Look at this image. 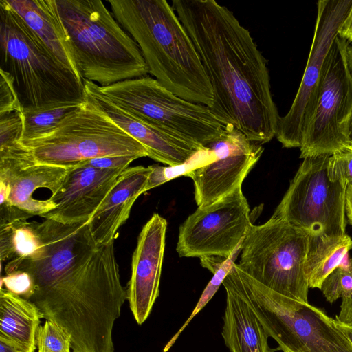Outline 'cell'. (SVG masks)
<instances>
[{
    "label": "cell",
    "instance_id": "6da1fadb",
    "mask_svg": "<svg viewBox=\"0 0 352 352\" xmlns=\"http://www.w3.org/2000/svg\"><path fill=\"white\" fill-rule=\"evenodd\" d=\"M172 6L211 84L212 113L252 142H270L276 137L280 116L267 61L249 30L214 0H173Z\"/></svg>",
    "mask_w": 352,
    "mask_h": 352
},
{
    "label": "cell",
    "instance_id": "7a4b0ae2",
    "mask_svg": "<svg viewBox=\"0 0 352 352\" xmlns=\"http://www.w3.org/2000/svg\"><path fill=\"white\" fill-rule=\"evenodd\" d=\"M137 43L149 73L177 96L209 108L213 90L194 43L165 0H108Z\"/></svg>",
    "mask_w": 352,
    "mask_h": 352
},
{
    "label": "cell",
    "instance_id": "3957f363",
    "mask_svg": "<svg viewBox=\"0 0 352 352\" xmlns=\"http://www.w3.org/2000/svg\"><path fill=\"white\" fill-rule=\"evenodd\" d=\"M79 75L100 87L148 76L135 41L101 0H56Z\"/></svg>",
    "mask_w": 352,
    "mask_h": 352
},
{
    "label": "cell",
    "instance_id": "277c9868",
    "mask_svg": "<svg viewBox=\"0 0 352 352\" xmlns=\"http://www.w3.org/2000/svg\"><path fill=\"white\" fill-rule=\"evenodd\" d=\"M0 69L13 78L23 111L85 102L82 79L53 56L6 0H0Z\"/></svg>",
    "mask_w": 352,
    "mask_h": 352
},
{
    "label": "cell",
    "instance_id": "5b68a950",
    "mask_svg": "<svg viewBox=\"0 0 352 352\" xmlns=\"http://www.w3.org/2000/svg\"><path fill=\"white\" fill-rule=\"evenodd\" d=\"M29 300L43 318L68 333L72 352H114L113 328L127 300L119 269L50 285L35 291Z\"/></svg>",
    "mask_w": 352,
    "mask_h": 352
},
{
    "label": "cell",
    "instance_id": "8992f818",
    "mask_svg": "<svg viewBox=\"0 0 352 352\" xmlns=\"http://www.w3.org/2000/svg\"><path fill=\"white\" fill-rule=\"evenodd\" d=\"M245 295L267 336L281 351L352 352L336 320L320 309L267 288L234 263L228 272Z\"/></svg>",
    "mask_w": 352,
    "mask_h": 352
},
{
    "label": "cell",
    "instance_id": "52a82bcc",
    "mask_svg": "<svg viewBox=\"0 0 352 352\" xmlns=\"http://www.w3.org/2000/svg\"><path fill=\"white\" fill-rule=\"evenodd\" d=\"M22 144L36 164L67 169L98 157L148 156L140 142L86 101L50 133Z\"/></svg>",
    "mask_w": 352,
    "mask_h": 352
},
{
    "label": "cell",
    "instance_id": "ba28073f",
    "mask_svg": "<svg viewBox=\"0 0 352 352\" xmlns=\"http://www.w3.org/2000/svg\"><path fill=\"white\" fill-rule=\"evenodd\" d=\"M309 234L272 216L252 225L241 245L239 267L267 288L287 298L308 302L304 271Z\"/></svg>",
    "mask_w": 352,
    "mask_h": 352
},
{
    "label": "cell",
    "instance_id": "9c48e42d",
    "mask_svg": "<svg viewBox=\"0 0 352 352\" xmlns=\"http://www.w3.org/2000/svg\"><path fill=\"white\" fill-rule=\"evenodd\" d=\"M98 89L108 100L138 118L206 149L226 133L228 125L217 120L208 107L177 96L151 76Z\"/></svg>",
    "mask_w": 352,
    "mask_h": 352
},
{
    "label": "cell",
    "instance_id": "30bf717a",
    "mask_svg": "<svg viewBox=\"0 0 352 352\" xmlns=\"http://www.w3.org/2000/svg\"><path fill=\"white\" fill-rule=\"evenodd\" d=\"M330 155L303 159L273 217L311 234H346V186L330 177Z\"/></svg>",
    "mask_w": 352,
    "mask_h": 352
},
{
    "label": "cell",
    "instance_id": "8fae6325",
    "mask_svg": "<svg viewBox=\"0 0 352 352\" xmlns=\"http://www.w3.org/2000/svg\"><path fill=\"white\" fill-rule=\"evenodd\" d=\"M349 43L335 38L323 65L316 107L300 150V158L331 155L349 146L346 125L352 113V74L346 61Z\"/></svg>",
    "mask_w": 352,
    "mask_h": 352
},
{
    "label": "cell",
    "instance_id": "7c38bea8",
    "mask_svg": "<svg viewBox=\"0 0 352 352\" xmlns=\"http://www.w3.org/2000/svg\"><path fill=\"white\" fill-rule=\"evenodd\" d=\"M352 0H320L313 41L302 78L287 113L280 117L276 137L283 147L300 148L316 107L323 65Z\"/></svg>",
    "mask_w": 352,
    "mask_h": 352
},
{
    "label": "cell",
    "instance_id": "4fadbf2b",
    "mask_svg": "<svg viewBox=\"0 0 352 352\" xmlns=\"http://www.w3.org/2000/svg\"><path fill=\"white\" fill-rule=\"evenodd\" d=\"M252 225L241 187L205 207L181 224L176 251L180 257L230 258Z\"/></svg>",
    "mask_w": 352,
    "mask_h": 352
},
{
    "label": "cell",
    "instance_id": "5bb4252c",
    "mask_svg": "<svg viewBox=\"0 0 352 352\" xmlns=\"http://www.w3.org/2000/svg\"><path fill=\"white\" fill-rule=\"evenodd\" d=\"M208 149L214 159L184 174L192 179L198 207L209 206L241 187L264 151L262 144L252 142L230 125L225 135Z\"/></svg>",
    "mask_w": 352,
    "mask_h": 352
},
{
    "label": "cell",
    "instance_id": "9a60e30c",
    "mask_svg": "<svg viewBox=\"0 0 352 352\" xmlns=\"http://www.w3.org/2000/svg\"><path fill=\"white\" fill-rule=\"evenodd\" d=\"M85 101L103 113L146 149L148 157L176 167L197 154L209 150L178 135L150 124L123 110L99 90L98 85L84 81Z\"/></svg>",
    "mask_w": 352,
    "mask_h": 352
},
{
    "label": "cell",
    "instance_id": "2e32d148",
    "mask_svg": "<svg viewBox=\"0 0 352 352\" xmlns=\"http://www.w3.org/2000/svg\"><path fill=\"white\" fill-rule=\"evenodd\" d=\"M166 229V220L153 214L142 227L132 256L127 300L138 324L148 318L159 296Z\"/></svg>",
    "mask_w": 352,
    "mask_h": 352
},
{
    "label": "cell",
    "instance_id": "e0dca14e",
    "mask_svg": "<svg viewBox=\"0 0 352 352\" xmlns=\"http://www.w3.org/2000/svg\"><path fill=\"white\" fill-rule=\"evenodd\" d=\"M124 170L84 164L69 168L61 187L50 197L56 207L41 217L63 224L89 222Z\"/></svg>",
    "mask_w": 352,
    "mask_h": 352
},
{
    "label": "cell",
    "instance_id": "ac0fdd59",
    "mask_svg": "<svg viewBox=\"0 0 352 352\" xmlns=\"http://www.w3.org/2000/svg\"><path fill=\"white\" fill-rule=\"evenodd\" d=\"M69 169L34 164L28 166H0V206H10L31 217L53 210L56 204L49 199L32 197L38 188H47L52 195L61 187Z\"/></svg>",
    "mask_w": 352,
    "mask_h": 352
},
{
    "label": "cell",
    "instance_id": "d6986e66",
    "mask_svg": "<svg viewBox=\"0 0 352 352\" xmlns=\"http://www.w3.org/2000/svg\"><path fill=\"white\" fill-rule=\"evenodd\" d=\"M151 166L128 167L119 175L114 186L88 223L98 244L115 241L118 230L129 218L138 197L145 192Z\"/></svg>",
    "mask_w": 352,
    "mask_h": 352
},
{
    "label": "cell",
    "instance_id": "ffe728a7",
    "mask_svg": "<svg viewBox=\"0 0 352 352\" xmlns=\"http://www.w3.org/2000/svg\"><path fill=\"white\" fill-rule=\"evenodd\" d=\"M226 292L221 335L230 352H275L268 344L269 336L248 300L228 274L223 281Z\"/></svg>",
    "mask_w": 352,
    "mask_h": 352
},
{
    "label": "cell",
    "instance_id": "44dd1931",
    "mask_svg": "<svg viewBox=\"0 0 352 352\" xmlns=\"http://www.w3.org/2000/svg\"><path fill=\"white\" fill-rule=\"evenodd\" d=\"M6 1L53 56L80 77L56 0Z\"/></svg>",
    "mask_w": 352,
    "mask_h": 352
},
{
    "label": "cell",
    "instance_id": "7402d4cb",
    "mask_svg": "<svg viewBox=\"0 0 352 352\" xmlns=\"http://www.w3.org/2000/svg\"><path fill=\"white\" fill-rule=\"evenodd\" d=\"M42 318L34 302L1 287V342L14 352H35L36 333Z\"/></svg>",
    "mask_w": 352,
    "mask_h": 352
},
{
    "label": "cell",
    "instance_id": "603a6c76",
    "mask_svg": "<svg viewBox=\"0 0 352 352\" xmlns=\"http://www.w3.org/2000/svg\"><path fill=\"white\" fill-rule=\"evenodd\" d=\"M309 234L304 271L309 288L320 289L325 278L342 263L352 249L346 234L340 236Z\"/></svg>",
    "mask_w": 352,
    "mask_h": 352
},
{
    "label": "cell",
    "instance_id": "cb8c5ba5",
    "mask_svg": "<svg viewBox=\"0 0 352 352\" xmlns=\"http://www.w3.org/2000/svg\"><path fill=\"white\" fill-rule=\"evenodd\" d=\"M22 217L0 222V261L1 271L12 272L23 259L30 257L41 245L36 222Z\"/></svg>",
    "mask_w": 352,
    "mask_h": 352
},
{
    "label": "cell",
    "instance_id": "d4e9b609",
    "mask_svg": "<svg viewBox=\"0 0 352 352\" xmlns=\"http://www.w3.org/2000/svg\"><path fill=\"white\" fill-rule=\"evenodd\" d=\"M82 104L63 105L45 110L23 111L24 122L21 142L25 143L46 135L63 118Z\"/></svg>",
    "mask_w": 352,
    "mask_h": 352
},
{
    "label": "cell",
    "instance_id": "484cf974",
    "mask_svg": "<svg viewBox=\"0 0 352 352\" xmlns=\"http://www.w3.org/2000/svg\"><path fill=\"white\" fill-rule=\"evenodd\" d=\"M37 352H71V338L54 321L46 320L36 333Z\"/></svg>",
    "mask_w": 352,
    "mask_h": 352
},
{
    "label": "cell",
    "instance_id": "4316f807",
    "mask_svg": "<svg viewBox=\"0 0 352 352\" xmlns=\"http://www.w3.org/2000/svg\"><path fill=\"white\" fill-rule=\"evenodd\" d=\"M241 251V246L239 247L232 255L228 258L224 263L221 267L213 274V277L208 283L202 294L200 296L196 306L195 307L192 312L190 314L188 318L184 323L182 327L177 331V332L171 338L164 348L163 352H167L170 347L173 345L175 341L179 338V336L188 326L192 319L206 306V305L210 300L214 294L217 292L221 284L223 283V280L228 274L233 263L234 258L236 257L237 254Z\"/></svg>",
    "mask_w": 352,
    "mask_h": 352
},
{
    "label": "cell",
    "instance_id": "83f0119b",
    "mask_svg": "<svg viewBox=\"0 0 352 352\" xmlns=\"http://www.w3.org/2000/svg\"><path fill=\"white\" fill-rule=\"evenodd\" d=\"M327 301L352 297V270L343 265L336 267L324 280L320 289Z\"/></svg>",
    "mask_w": 352,
    "mask_h": 352
},
{
    "label": "cell",
    "instance_id": "f1b7e54d",
    "mask_svg": "<svg viewBox=\"0 0 352 352\" xmlns=\"http://www.w3.org/2000/svg\"><path fill=\"white\" fill-rule=\"evenodd\" d=\"M23 110L0 114V151L20 146L23 131Z\"/></svg>",
    "mask_w": 352,
    "mask_h": 352
},
{
    "label": "cell",
    "instance_id": "f546056e",
    "mask_svg": "<svg viewBox=\"0 0 352 352\" xmlns=\"http://www.w3.org/2000/svg\"><path fill=\"white\" fill-rule=\"evenodd\" d=\"M328 170L333 180L340 182L346 187H352V146L330 155Z\"/></svg>",
    "mask_w": 352,
    "mask_h": 352
},
{
    "label": "cell",
    "instance_id": "4dcf8cb0",
    "mask_svg": "<svg viewBox=\"0 0 352 352\" xmlns=\"http://www.w3.org/2000/svg\"><path fill=\"white\" fill-rule=\"evenodd\" d=\"M1 287L14 294L29 300L34 294V286L30 276L25 272L16 270L1 276Z\"/></svg>",
    "mask_w": 352,
    "mask_h": 352
},
{
    "label": "cell",
    "instance_id": "1f68e13d",
    "mask_svg": "<svg viewBox=\"0 0 352 352\" xmlns=\"http://www.w3.org/2000/svg\"><path fill=\"white\" fill-rule=\"evenodd\" d=\"M0 114L23 110L14 88L13 78L0 69Z\"/></svg>",
    "mask_w": 352,
    "mask_h": 352
},
{
    "label": "cell",
    "instance_id": "d6a6232c",
    "mask_svg": "<svg viewBox=\"0 0 352 352\" xmlns=\"http://www.w3.org/2000/svg\"><path fill=\"white\" fill-rule=\"evenodd\" d=\"M137 159L134 156H109L91 159L81 164H84L102 169H126L133 161Z\"/></svg>",
    "mask_w": 352,
    "mask_h": 352
},
{
    "label": "cell",
    "instance_id": "836d02e7",
    "mask_svg": "<svg viewBox=\"0 0 352 352\" xmlns=\"http://www.w3.org/2000/svg\"><path fill=\"white\" fill-rule=\"evenodd\" d=\"M169 179L167 173V167L159 165H151V171L149 174L145 187V192L158 186Z\"/></svg>",
    "mask_w": 352,
    "mask_h": 352
},
{
    "label": "cell",
    "instance_id": "e575fe53",
    "mask_svg": "<svg viewBox=\"0 0 352 352\" xmlns=\"http://www.w3.org/2000/svg\"><path fill=\"white\" fill-rule=\"evenodd\" d=\"M336 320L340 322L352 325V297L342 299L339 314Z\"/></svg>",
    "mask_w": 352,
    "mask_h": 352
},
{
    "label": "cell",
    "instance_id": "d590c367",
    "mask_svg": "<svg viewBox=\"0 0 352 352\" xmlns=\"http://www.w3.org/2000/svg\"><path fill=\"white\" fill-rule=\"evenodd\" d=\"M338 36L346 40L352 46V8L338 29Z\"/></svg>",
    "mask_w": 352,
    "mask_h": 352
},
{
    "label": "cell",
    "instance_id": "8d00e7d4",
    "mask_svg": "<svg viewBox=\"0 0 352 352\" xmlns=\"http://www.w3.org/2000/svg\"><path fill=\"white\" fill-rule=\"evenodd\" d=\"M346 214L352 226V187H346Z\"/></svg>",
    "mask_w": 352,
    "mask_h": 352
},
{
    "label": "cell",
    "instance_id": "74e56055",
    "mask_svg": "<svg viewBox=\"0 0 352 352\" xmlns=\"http://www.w3.org/2000/svg\"><path fill=\"white\" fill-rule=\"evenodd\" d=\"M336 322L337 326L343 331V333L352 344V325L340 322L336 320Z\"/></svg>",
    "mask_w": 352,
    "mask_h": 352
},
{
    "label": "cell",
    "instance_id": "f35d334b",
    "mask_svg": "<svg viewBox=\"0 0 352 352\" xmlns=\"http://www.w3.org/2000/svg\"><path fill=\"white\" fill-rule=\"evenodd\" d=\"M346 136L349 144L352 146V113L349 117L346 125Z\"/></svg>",
    "mask_w": 352,
    "mask_h": 352
},
{
    "label": "cell",
    "instance_id": "ab89813d",
    "mask_svg": "<svg viewBox=\"0 0 352 352\" xmlns=\"http://www.w3.org/2000/svg\"><path fill=\"white\" fill-rule=\"evenodd\" d=\"M346 61L349 70L352 74V46L349 45L346 50Z\"/></svg>",
    "mask_w": 352,
    "mask_h": 352
},
{
    "label": "cell",
    "instance_id": "60d3db41",
    "mask_svg": "<svg viewBox=\"0 0 352 352\" xmlns=\"http://www.w3.org/2000/svg\"><path fill=\"white\" fill-rule=\"evenodd\" d=\"M349 267L352 270V258H351L350 260V262H349Z\"/></svg>",
    "mask_w": 352,
    "mask_h": 352
},
{
    "label": "cell",
    "instance_id": "b9f144b4",
    "mask_svg": "<svg viewBox=\"0 0 352 352\" xmlns=\"http://www.w3.org/2000/svg\"><path fill=\"white\" fill-rule=\"evenodd\" d=\"M283 352H291V351H283Z\"/></svg>",
    "mask_w": 352,
    "mask_h": 352
}]
</instances>
